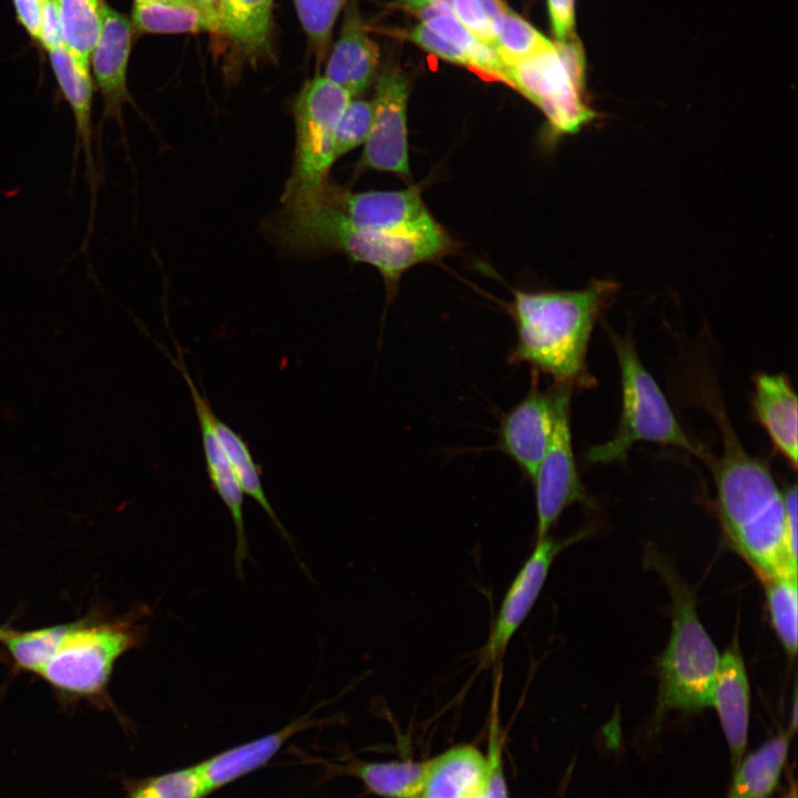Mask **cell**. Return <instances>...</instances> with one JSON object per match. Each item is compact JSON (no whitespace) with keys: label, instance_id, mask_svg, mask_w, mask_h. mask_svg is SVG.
I'll return each instance as SVG.
<instances>
[{"label":"cell","instance_id":"39","mask_svg":"<svg viewBox=\"0 0 798 798\" xmlns=\"http://www.w3.org/2000/svg\"><path fill=\"white\" fill-rule=\"evenodd\" d=\"M48 51L63 45L55 0L42 1L41 28L38 41Z\"/></svg>","mask_w":798,"mask_h":798},{"label":"cell","instance_id":"30","mask_svg":"<svg viewBox=\"0 0 798 798\" xmlns=\"http://www.w3.org/2000/svg\"><path fill=\"white\" fill-rule=\"evenodd\" d=\"M123 798H204L209 795L197 765L149 776L122 777Z\"/></svg>","mask_w":798,"mask_h":798},{"label":"cell","instance_id":"8","mask_svg":"<svg viewBox=\"0 0 798 798\" xmlns=\"http://www.w3.org/2000/svg\"><path fill=\"white\" fill-rule=\"evenodd\" d=\"M508 84L544 114L552 133L573 134L597 117L584 98V80L576 78L552 49L507 66Z\"/></svg>","mask_w":798,"mask_h":798},{"label":"cell","instance_id":"24","mask_svg":"<svg viewBox=\"0 0 798 798\" xmlns=\"http://www.w3.org/2000/svg\"><path fill=\"white\" fill-rule=\"evenodd\" d=\"M432 7L434 9L423 11L421 22L463 52L470 61L471 70L508 84L507 66L497 50L478 40L452 14L448 0H441Z\"/></svg>","mask_w":798,"mask_h":798},{"label":"cell","instance_id":"12","mask_svg":"<svg viewBox=\"0 0 798 798\" xmlns=\"http://www.w3.org/2000/svg\"><path fill=\"white\" fill-rule=\"evenodd\" d=\"M538 380L532 371L528 393L501 419L497 443L531 482L552 437L560 389L541 390Z\"/></svg>","mask_w":798,"mask_h":798},{"label":"cell","instance_id":"29","mask_svg":"<svg viewBox=\"0 0 798 798\" xmlns=\"http://www.w3.org/2000/svg\"><path fill=\"white\" fill-rule=\"evenodd\" d=\"M71 623L16 631L1 643L18 669L39 675L65 637Z\"/></svg>","mask_w":798,"mask_h":798},{"label":"cell","instance_id":"44","mask_svg":"<svg viewBox=\"0 0 798 798\" xmlns=\"http://www.w3.org/2000/svg\"><path fill=\"white\" fill-rule=\"evenodd\" d=\"M13 628L8 626H0V642L12 632Z\"/></svg>","mask_w":798,"mask_h":798},{"label":"cell","instance_id":"25","mask_svg":"<svg viewBox=\"0 0 798 798\" xmlns=\"http://www.w3.org/2000/svg\"><path fill=\"white\" fill-rule=\"evenodd\" d=\"M789 747V734L770 739L739 765L727 798H768L776 788Z\"/></svg>","mask_w":798,"mask_h":798},{"label":"cell","instance_id":"41","mask_svg":"<svg viewBox=\"0 0 798 798\" xmlns=\"http://www.w3.org/2000/svg\"><path fill=\"white\" fill-rule=\"evenodd\" d=\"M786 509V533L791 556L797 560V485L794 483L784 492Z\"/></svg>","mask_w":798,"mask_h":798},{"label":"cell","instance_id":"13","mask_svg":"<svg viewBox=\"0 0 798 798\" xmlns=\"http://www.w3.org/2000/svg\"><path fill=\"white\" fill-rule=\"evenodd\" d=\"M133 27L122 13L105 6L99 41L91 53L92 73L102 98V114L96 136H101L105 122L114 121L123 146L127 139L123 120L125 104L142 114L127 89V65L132 48ZM142 117H146L142 114Z\"/></svg>","mask_w":798,"mask_h":798},{"label":"cell","instance_id":"42","mask_svg":"<svg viewBox=\"0 0 798 798\" xmlns=\"http://www.w3.org/2000/svg\"><path fill=\"white\" fill-rule=\"evenodd\" d=\"M401 8L409 11H424L441 0H393Z\"/></svg>","mask_w":798,"mask_h":798},{"label":"cell","instance_id":"28","mask_svg":"<svg viewBox=\"0 0 798 798\" xmlns=\"http://www.w3.org/2000/svg\"><path fill=\"white\" fill-rule=\"evenodd\" d=\"M62 44L74 55L90 63L103 24L105 4L102 0H55Z\"/></svg>","mask_w":798,"mask_h":798},{"label":"cell","instance_id":"19","mask_svg":"<svg viewBox=\"0 0 798 798\" xmlns=\"http://www.w3.org/2000/svg\"><path fill=\"white\" fill-rule=\"evenodd\" d=\"M313 713L314 709L274 733L228 748L197 764L208 792L266 765L291 736L320 723L313 718Z\"/></svg>","mask_w":798,"mask_h":798},{"label":"cell","instance_id":"46","mask_svg":"<svg viewBox=\"0 0 798 798\" xmlns=\"http://www.w3.org/2000/svg\"><path fill=\"white\" fill-rule=\"evenodd\" d=\"M790 798H796L795 794H794L792 797H790Z\"/></svg>","mask_w":798,"mask_h":798},{"label":"cell","instance_id":"43","mask_svg":"<svg viewBox=\"0 0 798 798\" xmlns=\"http://www.w3.org/2000/svg\"><path fill=\"white\" fill-rule=\"evenodd\" d=\"M194 1L217 16V9H218L221 0H194Z\"/></svg>","mask_w":798,"mask_h":798},{"label":"cell","instance_id":"23","mask_svg":"<svg viewBox=\"0 0 798 798\" xmlns=\"http://www.w3.org/2000/svg\"><path fill=\"white\" fill-rule=\"evenodd\" d=\"M132 27L142 33H219L218 18L194 0L135 2Z\"/></svg>","mask_w":798,"mask_h":798},{"label":"cell","instance_id":"1","mask_svg":"<svg viewBox=\"0 0 798 798\" xmlns=\"http://www.w3.org/2000/svg\"><path fill=\"white\" fill-rule=\"evenodd\" d=\"M706 407L722 433V454L707 453L704 460L714 475L726 535L760 577L797 576V560L787 542L784 492L767 464L745 450L723 406L707 401Z\"/></svg>","mask_w":798,"mask_h":798},{"label":"cell","instance_id":"18","mask_svg":"<svg viewBox=\"0 0 798 798\" xmlns=\"http://www.w3.org/2000/svg\"><path fill=\"white\" fill-rule=\"evenodd\" d=\"M750 689L737 642L720 656L712 706L717 710L733 760L738 765L747 744Z\"/></svg>","mask_w":798,"mask_h":798},{"label":"cell","instance_id":"7","mask_svg":"<svg viewBox=\"0 0 798 798\" xmlns=\"http://www.w3.org/2000/svg\"><path fill=\"white\" fill-rule=\"evenodd\" d=\"M350 100L346 90L324 75L308 80L296 95L293 165L280 197L282 207L307 204L328 182L336 161V127Z\"/></svg>","mask_w":798,"mask_h":798},{"label":"cell","instance_id":"22","mask_svg":"<svg viewBox=\"0 0 798 798\" xmlns=\"http://www.w3.org/2000/svg\"><path fill=\"white\" fill-rule=\"evenodd\" d=\"M274 0H221L219 34L227 37L245 60L267 53Z\"/></svg>","mask_w":798,"mask_h":798},{"label":"cell","instance_id":"4","mask_svg":"<svg viewBox=\"0 0 798 798\" xmlns=\"http://www.w3.org/2000/svg\"><path fill=\"white\" fill-rule=\"evenodd\" d=\"M145 611L132 612L113 621L72 622L41 676L59 696L61 704L86 700L99 708H113L108 685L116 661L143 644L146 626L140 622Z\"/></svg>","mask_w":798,"mask_h":798},{"label":"cell","instance_id":"20","mask_svg":"<svg viewBox=\"0 0 798 798\" xmlns=\"http://www.w3.org/2000/svg\"><path fill=\"white\" fill-rule=\"evenodd\" d=\"M488 761L475 747H453L430 759L419 798H483Z\"/></svg>","mask_w":798,"mask_h":798},{"label":"cell","instance_id":"47","mask_svg":"<svg viewBox=\"0 0 798 798\" xmlns=\"http://www.w3.org/2000/svg\"><path fill=\"white\" fill-rule=\"evenodd\" d=\"M42 1V0H41Z\"/></svg>","mask_w":798,"mask_h":798},{"label":"cell","instance_id":"15","mask_svg":"<svg viewBox=\"0 0 798 798\" xmlns=\"http://www.w3.org/2000/svg\"><path fill=\"white\" fill-rule=\"evenodd\" d=\"M176 349L177 357L174 358L168 354V358L172 365L181 372L190 389L200 424L206 471L213 489L232 516L236 533L234 551L235 569L237 575L243 577V563L249 557L248 541L244 525V492L212 427L211 417L214 410L205 395L197 389L193 381L180 347H176Z\"/></svg>","mask_w":798,"mask_h":798},{"label":"cell","instance_id":"21","mask_svg":"<svg viewBox=\"0 0 798 798\" xmlns=\"http://www.w3.org/2000/svg\"><path fill=\"white\" fill-rule=\"evenodd\" d=\"M348 18L330 52L324 76L354 98L362 93L375 79L379 49L358 23L357 17Z\"/></svg>","mask_w":798,"mask_h":798},{"label":"cell","instance_id":"45","mask_svg":"<svg viewBox=\"0 0 798 798\" xmlns=\"http://www.w3.org/2000/svg\"><path fill=\"white\" fill-rule=\"evenodd\" d=\"M135 2H176L183 0H134Z\"/></svg>","mask_w":798,"mask_h":798},{"label":"cell","instance_id":"10","mask_svg":"<svg viewBox=\"0 0 798 798\" xmlns=\"http://www.w3.org/2000/svg\"><path fill=\"white\" fill-rule=\"evenodd\" d=\"M554 427L543 459L532 480L535 492L536 540L550 530L566 508L589 498L577 472L571 431L573 388L559 385Z\"/></svg>","mask_w":798,"mask_h":798},{"label":"cell","instance_id":"31","mask_svg":"<svg viewBox=\"0 0 798 798\" xmlns=\"http://www.w3.org/2000/svg\"><path fill=\"white\" fill-rule=\"evenodd\" d=\"M493 48L509 66L552 49L553 42L507 7L497 24Z\"/></svg>","mask_w":798,"mask_h":798},{"label":"cell","instance_id":"38","mask_svg":"<svg viewBox=\"0 0 798 798\" xmlns=\"http://www.w3.org/2000/svg\"><path fill=\"white\" fill-rule=\"evenodd\" d=\"M548 6L555 41L575 37L574 0H548Z\"/></svg>","mask_w":798,"mask_h":798},{"label":"cell","instance_id":"34","mask_svg":"<svg viewBox=\"0 0 798 798\" xmlns=\"http://www.w3.org/2000/svg\"><path fill=\"white\" fill-rule=\"evenodd\" d=\"M452 14L481 42L493 48L495 29L507 9L501 0H448Z\"/></svg>","mask_w":798,"mask_h":798},{"label":"cell","instance_id":"35","mask_svg":"<svg viewBox=\"0 0 798 798\" xmlns=\"http://www.w3.org/2000/svg\"><path fill=\"white\" fill-rule=\"evenodd\" d=\"M372 120V103L362 99H352L345 108L335 134L336 160L351 150L365 144Z\"/></svg>","mask_w":798,"mask_h":798},{"label":"cell","instance_id":"6","mask_svg":"<svg viewBox=\"0 0 798 798\" xmlns=\"http://www.w3.org/2000/svg\"><path fill=\"white\" fill-rule=\"evenodd\" d=\"M606 330L620 368L622 409L613 438L591 447L587 462L625 461L631 448L643 441L673 446L704 460L707 452L687 437L658 383L643 365L632 337Z\"/></svg>","mask_w":798,"mask_h":798},{"label":"cell","instance_id":"17","mask_svg":"<svg viewBox=\"0 0 798 798\" xmlns=\"http://www.w3.org/2000/svg\"><path fill=\"white\" fill-rule=\"evenodd\" d=\"M751 410L775 449L797 468V395L784 374L758 372L753 379Z\"/></svg>","mask_w":798,"mask_h":798},{"label":"cell","instance_id":"33","mask_svg":"<svg viewBox=\"0 0 798 798\" xmlns=\"http://www.w3.org/2000/svg\"><path fill=\"white\" fill-rule=\"evenodd\" d=\"M346 0H294L299 21L320 61Z\"/></svg>","mask_w":798,"mask_h":798},{"label":"cell","instance_id":"16","mask_svg":"<svg viewBox=\"0 0 798 798\" xmlns=\"http://www.w3.org/2000/svg\"><path fill=\"white\" fill-rule=\"evenodd\" d=\"M50 65L63 99L69 104L75 126V153H83L85 176L90 190V219L82 249H86L93 231L99 172L93 152V81L90 63L74 55L63 45L48 51Z\"/></svg>","mask_w":798,"mask_h":798},{"label":"cell","instance_id":"27","mask_svg":"<svg viewBox=\"0 0 798 798\" xmlns=\"http://www.w3.org/2000/svg\"><path fill=\"white\" fill-rule=\"evenodd\" d=\"M430 760L359 763L350 768L371 792L383 798H419Z\"/></svg>","mask_w":798,"mask_h":798},{"label":"cell","instance_id":"37","mask_svg":"<svg viewBox=\"0 0 798 798\" xmlns=\"http://www.w3.org/2000/svg\"><path fill=\"white\" fill-rule=\"evenodd\" d=\"M407 35L410 41L423 50L448 62L470 69V61L467 55L443 37L429 29L424 23L420 22L415 25Z\"/></svg>","mask_w":798,"mask_h":798},{"label":"cell","instance_id":"11","mask_svg":"<svg viewBox=\"0 0 798 798\" xmlns=\"http://www.w3.org/2000/svg\"><path fill=\"white\" fill-rule=\"evenodd\" d=\"M408 82L397 69H386L377 79L372 120L358 168L410 176L408 152Z\"/></svg>","mask_w":798,"mask_h":798},{"label":"cell","instance_id":"5","mask_svg":"<svg viewBox=\"0 0 798 798\" xmlns=\"http://www.w3.org/2000/svg\"><path fill=\"white\" fill-rule=\"evenodd\" d=\"M669 590L673 620L658 662L659 712H697L712 706L720 655L697 616L695 595L673 567L653 559Z\"/></svg>","mask_w":798,"mask_h":798},{"label":"cell","instance_id":"26","mask_svg":"<svg viewBox=\"0 0 798 798\" xmlns=\"http://www.w3.org/2000/svg\"><path fill=\"white\" fill-rule=\"evenodd\" d=\"M211 422L244 494H248L259 504L282 536L294 548L288 531L277 518L276 512L267 499L260 479V469L250 452L248 443L231 426L221 420L215 412L212 413Z\"/></svg>","mask_w":798,"mask_h":798},{"label":"cell","instance_id":"9","mask_svg":"<svg viewBox=\"0 0 798 798\" xmlns=\"http://www.w3.org/2000/svg\"><path fill=\"white\" fill-rule=\"evenodd\" d=\"M321 195L354 231L371 236H426L443 228L416 186L400 191L351 192L329 183Z\"/></svg>","mask_w":798,"mask_h":798},{"label":"cell","instance_id":"32","mask_svg":"<svg viewBox=\"0 0 798 798\" xmlns=\"http://www.w3.org/2000/svg\"><path fill=\"white\" fill-rule=\"evenodd\" d=\"M767 605L778 638L786 652H797V576L761 577Z\"/></svg>","mask_w":798,"mask_h":798},{"label":"cell","instance_id":"40","mask_svg":"<svg viewBox=\"0 0 798 798\" xmlns=\"http://www.w3.org/2000/svg\"><path fill=\"white\" fill-rule=\"evenodd\" d=\"M42 1L12 0L19 23L37 42L40 37Z\"/></svg>","mask_w":798,"mask_h":798},{"label":"cell","instance_id":"36","mask_svg":"<svg viewBox=\"0 0 798 798\" xmlns=\"http://www.w3.org/2000/svg\"><path fill=\"white\" fill-rule=\"evenodd\" d=\"M488 774L483 798H508L502 760V735L498 717V699H493L487 756Z\"/></svg>","mask_w":798,"mask_h":798},{"label":"cell","instance_id":"14","mask_svg":"<svg viewBox=\"0 0 798 798\" xmlns=\"http://www.w3.org/2000/svg\"><path fill=\"white\" fill-rule=\"evenodd\" d=\"M583 535L584 533H579L569 539L555 540L549 534L536 540L533 552L515 575L503 597L483 651L482 659L485 664L499 661L505 652L512 636L539 597L555 556Z\"/></svg>","mask_w":798,"mask_h":798},{"label":"cell","instance_id":"3","mask_svg":"<svg viewBox=\"0 0 798 798\" xmlns=\"http://www.w3.org/2000/svg\"><path fill=\"white\" fill-rule=\"evenodd\" d=\"M266 235L284 253L310 256L339 252L349 259L376 267L388 294L412 266L448 253L452 243L444 232L426 236H371L350 228L318 192L306 205L282 207L265 223Z\"/></svg>","mask_w":798,"mask_h":798},{"label":"cell","instance_id":"2","mask_svg":"<svg viewBox=\"0 0 798 798\" xmlns=\"http://www.w3.org/2000/svg\"><path fill=\"white\" fill-rule=\"evenodd\" d=\"M616 285L595 280L577 290L514 293L511 315L516 341L511 364H526L555 385L587 388L594 378L586 354L594 324Z\"/></svg>","mask_w":798,"mask_h":798}]
</instances>
